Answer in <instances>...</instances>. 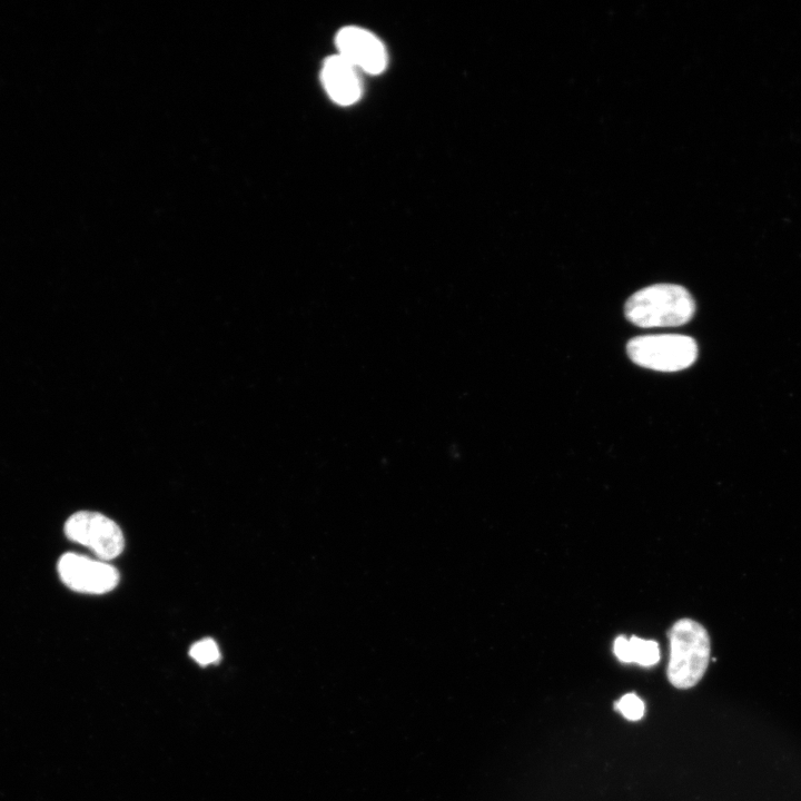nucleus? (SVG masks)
Returning <instances> with one entry per match:
<instances>
[{
    "label": "nucleus",
    "mask_w": 801,
    "mask_h": 801,
    "mask_svg": "<svg viewBox=\"0 0 801 801\" xmlns=\"http://www.w3.org/2000/svg\"><path fill=\"white\" fill-rule=\"evenodd\" d=\"M694 310L691 294L674 284H655L642 288L624 306L626 318L642 328L681 326L692 318Z\"/></svg>",
    "instance_id": "1"
},
{
    "label": "nucleus",
    "mask_w": 801,
    "mask_h": 801,
    "mask_svg": "<svg viewBox=\"0 0 801 801\" xmlns=\"http://www.w3.org/2000/svg\"><path fill=\"white\" fill-rule=\"evenodd\" d=\"M669 639V681L678 689L696 685L710 661L711 643L705 627L692 619H681L672 625Z\"/></svg>",
    "instance_id": "2"
},
{
    "label": "nucleus",
    "mask_w": 801,
    "mask_h": 801,
    "mask_svg": "<svg viewBox=\"0 0 801 801\" xmlns=\"http://www.w3.org/2000/svg\"><path fill=\"white\" fill-rule=\"evenodd\" d=\"M626 352L639 366L659 372H678L695 362L698 346L690 336L657 334L632 338L626 345Z\"/></svg>",
    "instance_id": "3"
},
{
    "label": "nucleus",
    "mask_w": 801,
    "mask_h": 801,
    "mask_svg": "<svg viewBox=\"0 0 801 801\" xmlns=\"http://www.w3.org/2000/svg\"><path fill=\"white\" fill-rule=\"evenodd\" d=\"M70 541L89 547L101 561L117 557L125 540L119 526L107 516L89 511L72 514L65 524Z\"/></svg>",
    "instance_id": "4"
},
{
    "label": "nucleus",
    "mask_w": 801,
    "mask_h": 801,
    "mask_svg": "<svg viewBox=\"0 0 801 801\" xmlns=\"http://www.w3.org/2000/svg\"><path fill=\"white\" fill-rule=\"evenodd\" d=\"M57 568L61 581L80 593L103 594L119 582L118 571L112 565L76 553L63 554Z\"/></svg>",
    "instance_id": "5"
},
{
    "label": "nucleus",
    "mask_w": 801,
    "mask_h": 801,
    "mask_svg": "<svg viewBox=\"0 0 801 801\" xmlns=\"http://www.w3.org/2000/svg\"><path fill=\"white\" fill-rule=\"evenodd\" d=\"M338 55L356 69L370 75L384 71L387 52L383 42L372 32L359 27H345L336 36Z\"/></svg>",
    "instance_id": "6"
},
{
    "label": "nucleus",
    "mask_w": 801,
    "mask_h": 801,
    "mask_svg": "<svg viewBox=\"0 0 801 801\" xmlns=\"http://www.w3.org/2000/svg\"><path fill=\"white\" fill-rule=\"evenodd\" d=\"M320 78L326 92L336 103L349 106L360 98L358 69L338 53L324 61Z\"/></svg>",
    "instance_id": "7"
},
{
    "label": "nucleus",
    "mask_w": 801,
    "mask_h": 801,
    "mask_svg": "<svg viewBox=\"0 0 801 801\" xmlns=\"http://www.w3.org/2000/svg\"><path fill=\"white\" fill-rule=\"evenodd\" d=\"M613 652L619 661L623 663H637L643 666H651L660 661V647L653 640L626 637L620 635L614 640Z\"/></svg>",
    "instance_id": "8"
},
{
    "label": "nucleus",
    "mask_w": 801,
    "mask_h": 801,
    "mask_svg": "<svg viewBox=\"0 0 801 801\" xmlns=\"http://www.w3.org/2000/svg\"><path fill=\"white\" fill-rule=\"evenodd\" d=\"M189 655L200 665L217 663L220 660V652L212 639H202L194 643Z\"/></svg>",
    "instance_id": "9"
},
{
    "label": "nucleus",
    "mask_w": 801,
    "mask_h": 801,
    "mask_svg": "<svg viewBox=\"0 0 801 801\" xmlns=\"http://www.w3.org/2000/svg\"><path fill=\"white\" fill-rule=\"evenodd\" d=\"M615 708L625 719L631 721L642 719L645 709L643 701L635 693L624 694L615 703Z\"/></svg>",
    "instance_id": "10"
}]
</instances>
